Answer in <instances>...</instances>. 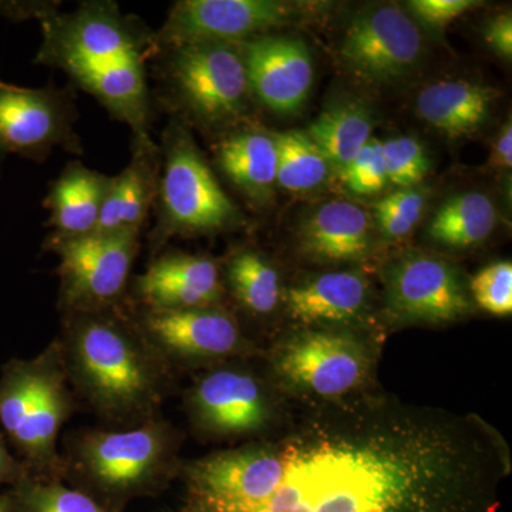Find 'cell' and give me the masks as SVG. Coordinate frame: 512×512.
Wrapping results in <instances>:
<instances>
[{
	"mask_svg": "<svg viewBox=\"0 0 512 512\" xmlns=\"http://www.w3.org/2000/svg\"><path fill=\"white\" fill-rule=\"evenodd\" d=\"M251 94L276 113L301 109L311 93L313 60L303 40L256 36L241 43Z\"/></svg>",
	"mask_w": 512,
	"mask_h": 512,
	"instance_id": "obj_16",
	"label": "cell"
},
{
	"mask_svg": "<svg viewBox=\"0 0 512 512\" xmlns=\"http://www.w3.org/2000/svg\"><path fill=\"white\" fill-rule=\"evenodd\" d=\"M183 436L163 416L123 429L79 430L64 440L62 480L123 511L177 480Z\"/></svg>",
	"mask_w": 512,
	"mask_h": 512,
	"instance_id": "obj_3",
	"label": "cell"
},
{
	"mask_svg": "<svg viewBox=\"0 0 512 512\" xmlns=\"http://www.w3.org/2000/svg\"><path fill=\"white\" fill-rule=\"evenodd\" d=\"M493 151H491V161L494 167L511 168L512 167V127L511 121L505 123L494 141Z\"/></svg>",
	"mask_w": 512,
	"mask_h": 512,
	"instance_id": "obj_37",
	"label": "cell"
},
{
	"mask_svg": "<svg viewBox=\"0 0 512 512\" xmlns=\"http://www.w3.org/2000/svg\"><path fill=\"white\" fill-rule=\"evenodd\" d=\"M6 494L12 512H123L64 483L62 478L30 473Z\"/></svg>",
	"mask_w": 512,
	"mask_h": 512,
	"instance_id": "obj_28",
	"label": "cell"
},
{
	"mask_svg": "<svg viewBox=\"0 0 512 512\" xmlns=\"http://www.w3.org/2000/svg\"><path fill=\"white\" fill-rule=\"evenodd\" d=\"M497 222V207L487 194L461 192L437 208L427 227V237L441 247L473 248L493 235Z\"/></svg>",
	"mask_w": 512,
	"mask_h": 512,
	"instance_id": "obj_25",
	"label": "cell"
},
{
	"mask_svg": "<svg viewBox=\"0 0 512 512\" xmlns=\"http://www.w3.org/2000/svg\"><path fill=\"white\" fill-rule=\"evenodd\" d=\"M224 284L239 305L254 316L274 313L284 295L278 269L255 249H242L229 258Z\"/></svg>",
	"mask_w": 512,
	"mask_h": 512,
	"instance_id": "obj_26",
	"label": "cell"
},
{
	"mask_svg": "<svg viewBox=\"0 0 512 512\" xmlns=\"http://www.w3.org/2000/svg\"><path fill=\"white\" fill-rule=\"evenodd\" d=\"M382 281L386 311L400 323L440 325L474 311L463 272L430 252L409 249L392 256L383 266Z\"/></svg>",
	"mask_w": 512,
	"mask_h": 512,
	"instance_id": "obj_11",
	"label": "cell"
},
{
	"mask_svg": "<svg viewBox=\"0 0 512 512\" xmlns=\"http://www.w3.org/2000/svg\"><path fill=\"white\" fill-rule=\"evenodd\" d=\"M113 177L97 173L80 163H70L50 187L45 207L50 211V239L93 234L109 194Z\"/></svg>",
	"mask_w": 512,
	"mask_h": 512,
	"instance_id": "obj_21",
	"label": "cell"
},
{
	"mask_svg": "<svg viewBox=\"0 0 512 512\" xmlns=\"http://www.w3.org/2000/svg\"><path fill=\"white\" fill-rule=\"evenodd\" d=\"M387 183L399 188L417 187L430 171V160L420 141L394 137L382 141Z\"/></svg>",
	"mask_w": 512,
	"mask_h": 512,
	"instance_id": "obj_31",
	"label": "cell"
},
{
	"mask_svg": "<svg viewBox=\"0 0 512 512\" xmlns=\"http://www.w3.org/2000/svg\"><path fill=\"white\" fill-rule=\"evenodd\" d=\"M59 342L76 399L114 429L161 416L174 372L120 305L64 315Z\"/></svg>",
	"mask_w": 512,
	"mask_h": 512,
	"instance_id": "obj_2",
	"label": "cell"
},
{
	"mask_svg": "<svg viewBox=\"0 0 512 512\" xmlns=\"http://www.w3.org/2000/svg\"><path fill=\"white\" fill-rule=\"evenodd\" d=\"M272 137L278 153L276 184L289 192H309L329 180L328 158L306 131L289 130Z\"/></svg>",
	"mask_w": 512,
	"mask_h": 512,
	"instance_id": "obj_29",
	"label": "cell"
},
{
	"mask_svg": "<svg viewBox=\"0 0 512 512\" xmlns=\"http://www.w3.org/2000/svg\"><path fill=\"white\" fill-rule=\"evenodd\" d=\"M138 328L173 369L222 365L247 355L248 342L237 318L222 306L134 312Z\"/></svg>",
	"mask_w": 512,
	"mask_h": 512,
	"instance_id": "obj_12",
	"label": "cell"
},
{
	"mask_svg": "<svg viewBox=\"0 0 512 512\" xmlns=\"http://www.w3.org/2000/svg\"><path fill=\"white\" fill-rule=\"evenodd\" d=\"M144 60L128 57L72 76L73 82L96 97L111 116L130 126L136 141L150 140V99Z\"/></svg>",
	"mask_w": 512,
	"mask_h": 512,
	"instance_id": "obj_22",
	"label": "cell"
},
{
	"mask_svg": "<svg viewBox=\"0 0 512 512\" xmlns=\"http://www.w3.org/2000/svg\"><path fill=\"white\" fill-rule=\"evenodd\" d=\"M343 183L357 195H375L387 184L382 141L372 137L352 163L340 174Z\"/></svg>",
	"mask_w": 512,
	"mask_h": 512,
	"instance_id": "obj_33",
	"label": "cell"
},
{
	"mask_svg": "<svg viewBox=\"0 0 512 512\" xmlns=\"http://www.w3.org/2000/svg\"><path fill=\"white\" fill-rule=\"evenodd\" d=\"M301 247L320 264H357L372 254L376 228L365 208L349 201L319 205L303 220Z\"/></svg>",
	"mask_w": 512,
	"mask_h": 512,
	"instance_id": "obj_19",
	"label": "cell"
},
{
	"mask_svg": "<svg viewBox=\"0 0 512 512\" xmlns=\"http://www.w3.org/2000/svg\"><path fill=\"white\" fill-rule=\"evenodd\" d=\"M291 5L276 0H181L175 3L154 45L244 43L292 19Z\"/></svg>",
	"mask_w": 512,
	"mask_h": 512,
	"instance_id": "obj_15",
	"label": "cell"
},
{
	"mask_svg": "<svg viewBox=\"0 0 512 512\" xmlns=\"http://www.w3.org/2000/svg\"><path fill=\"white\" fill-rule=\"evenodd\" d=\"M276 383L305 399L335 400L359 393L372 373L369 343L348 328H306L272 349Z\"/></svg>",
	"mask_w": 512,
	"mask_h": 512,
	"instance_id": "obj_6",
	"label": "cell"
},
{
	"mask_svg": "<svg viewBox=\"0 0 512 512\" xmlns=\"http://www.w3.org/2000/svg\"><path fill=\"white\" fill-rule=\"evenodd\" d=\"M217 161L229 180L251 200H269L278 174L274 137L256 128L229 134L218 144Z\"/></svg>",
	"mask_w": 512,
	"mask_h": 512,
	"instance_id": "obj_24",
	"label": "cell"
},
{
	"mask_svg": "<svg viewBox=\"0 0 512 512\" xmlns=\"http://www.w3.org/2000/svg\"><path fill=\"white\" fill-rule=\"evenodd\" d=\"M140 245V232L47 238L45 247L60 259L57 272L63 315L120 305Z\"/></svg>",
	"mask_w": 512,
	"mask_h": 512,
	"instance_id": "obj_10",
	"label": "cell"
},
{
	"mask_svg": "<svg viewBox=\"0 0 512 512\" xmlns=\"http://www.w3.org/2000/svg\"><path fill=\"white\" fill-rule=\"evenodd\" d=\"M0 512H12V508H10L8 494L0 495Z\"/></svg>",
	"mask_w": 512,
	"mask_h": 512,
	"instance_id": "obj_38",
	"label": "cell"
},
{
	"mask_svg": "<svg viewBox=\"0 0 512 512\" xmlns=\"http://www.w3.org/2000/svg\"><path fill=\"white\" fill-rule=\"evenodd\" d=\"M133 291L141 308L181 311L221 306L227 288L214 259L170 252L134 279Z\"/></svg>",
	"mask_w": 512,
	"mask_h": 512,
	"instance_id": "obj_17",
	"label": "cell"
},
{
	"mask_svg": "<svg viewBox=\"0 0 512 512\" xmlns=\"http://www.w3.org/2000/svg\"><path fill=\"white\" fill-rule=\"evenodd\" d=\"M485 40L488 45L505 60L512 57V18L511 13L497 16L488 23L485 29Z\"/></svg>",
	"mask_w": 512,
	"mask_h": 512,
	"instance_id": "obj_35",
	"label": "cell"
},
{
	"mask_svg": "<svg viewBox=\"0 0 512 512\" xmlns=\"http://www.w3.org/2000/svg\"><path fill=\"white\" fill-rule=\"evenodd\" d=\"M476 5L474 0H412L407 3V9L419 22L439 30Z\"/></svg>",
	"mask_w": 512,
	"mask_h": 512,
	"instance_id": "obj_34",
	"label": "cell"
},
{
	"mask_svg": "<svg viewBox=\"0 0 512 512\" xmlns=\"http://www.w3.org/2000/svg\"><path fill=\"white\" fill-rule=\"evenodd\" d=\"M306 133L340 175L372 138L373 117L360 106L338 107L323 111Z\"/></svg>",
	"mask_w": 512,
	"mask_h": 512,
	"instance_id": "obj_27",
	"label": "cell"
},
{
	"mask_svg": "<svg viewBox=\"0 0 512 512\" xmlns=\"http://www.w3.org/2000/svg\"><path fill=\"white\" fill-rule=\"evenodd\" d=\"M195 433L211 440H252L278 414L268 383L245 366L222 363L205 369L184 396Z\"/></svg>",
	"mask_w": 512,
	"mask_h": 512,
	"instance_id": "obj_9",
	"label": "cell"
},
{
	"mask_svg": "<svg viewBox=\"0 0 512 512\" xmlns=\"http://www.w3.org/2000/svg\"><path fill=\"white\" fill-rule=\"evenodd\" d=\"M73 121L72 96L66 90L0 87V156L43 161L55 148L82 153Z\"/></svg>",
	"mask_w": 512,
	"mask_h": 512,
	"instance_id": "obj_14",
	"label": "cell"
},
{
	"mask_svg": "<svg viewBox=\"0 0 512 512\" xmlns=\"http://www.w3.org/2000/svg\"><path fill=\"white\" fill-rule=\"evenodd\" d=\"M474 305L495 316L512 312V265L510 261L485 266L470 282Z\"/></svg>",
	"mask_w": 512,
	"mask_h": 512,
	"instance_id": "obj_32",
	"label": "cell"
},
{
	"mask_svg": "<svg viewBox=\"0 0 512 512\" xmlns=\"http://www.w3.org/2000/svg\"><path fill=\"white\" fill-rule=\"evenodd\" d=\"M42 22L45 42L37 62L59 67L70 77L128 57L146 59L154 46L140 22L121 15L110 2L84 3L72 15L53 12Z\"/></svg>",
	"mask_w": 512,
	"mask_h": 512,
	"instance_id": "obj_8",
	"label": "cell"
},
{
	"mask_svg": "<svg viewBox=\"0 0 512 512\" xmlns=\"http://www.w3.org/2000/svg\"><path fill=\"white\" fill-rule=\"evenodd\" d=\"M59 342L32 359L9 362L0 376V430L35 476L62 478L59 436L76 409Z\"/></svg>",
	"mask_w": 512,
	"mask_h": 512,
	"instance_id": "obj_4",
	"label": "cell"
},
{
	"mask_svg": "<svg viewBox=\"0 0 512 512\" xmlns=\"http://www.w3.org/2000/svg\"><path fill=\"white\" fill-rule=\"evenodd\" d=\"M183 460L173 512H495L510 454L471 414L355 393Z\"/></svg>",
	"mask_w": 512,
	"mask_h": 512,
	"instance_id": "obj_1",
	"label": "cell"
},
{
	"mask_svg": "<svg viewBox=\"0 0 512 512\" xmlns=\"http://www.w3.org/2000/svg\"><path fill=\"white\" fill-rule=\"evenodd\" d=\"M170 52L164 82L185 114L208 127L244 116L251 89L241 43H192Z\"/></svg>",
	"mask_w": 512,
	"mask_h": 512,
	"instance_id": "obj_7",
	"label": "cell"
},
{
	"mask_svg": "<svg viewBox=\"0 0 512 512\" xmlns=\"http://www.w3.org/2000/svg\"><path fill=\"white\" fill-rule=\"evenodd\" d=\"M286 312L308 328H349L362 322L370 306L363 272L333 271L284 289Z\"/></svg>",
	"mask_w": 512,
	"mask_h": 512,
	"instance_id": "obj_18",
	"label": "cell"
},
{
	"mask_svg": "<svg viewBox=\"0 0 512 512\" xmlns=\"http://www.w3.org/2000/svg\"><path fill=\"white\" fill-rule=\"evenodd\" d=\"M26 474H29L28 468L10 453L8 441L0 430V485L8 484L12 487Z\"/></svg>",
	"mask_w": 512,
	"mask_h": 512,
	"instance_id": "obj_36",
	"label": "cell"
},
{
	"mask_svg": "<svg viewBox=\"0 0 512 512\" xmlns=\"http://www.w3.org/2000/svg\"><path fill=\"white\" fill-rule=\"evenodd\" d=\"M419 26L400 6L376 5L357 13L340 46L349 72L369 83H394L409 76L423 59Z\"/></svg>",
	"mask_w": 512,
	"mask_h": 512,
	"instance_id": "obj_13",
	"label": "cell"
},
{
	"mask_svg": "<svg viewBox=\"0 0 512 512\" xmlns=\"http://www.w3.org/2000/svg\"><path fill=\"white\" fill-rule=\"evenodd\" d=\"M160 154L164 163L158 174L154 247L177 235L215 234L238 224L237 205L222 190L187 128L171 123Z\"/></svg>",
	"mask_w": 512,
	"mask_h": 512,
	"instance_id": "obj_5",
	"label": "cell"
},
{
	"mask_svg": "<svg viewBox=\"0 0 512 512\" xmlns=\"http://www.w3.org/2000/svg\"><path fill=\"white\" fill-rule=\"evenodd\" d=\"M427 192L417 187L399 188L375 204V228L387 242L402 241L423 218Z\"/></svg>",
	"mask_w": 512,
	"mask_h": 512,
	"instance_id": "obj_30",
	"label": "cell"
},
{
	"mask_svg": "<svg viewBox=\"0 0 512 512\" xmlns=\"http://www.w3.org/2000/svg\"><path fill=\"white\" fill-rule=\"evenodd\" d=\"M497 92L467 80H440L424 87L417 116L450 138L471 136L490 119Z\"/></svg>",
	"mask_w": 512,
	"mask_h": 512,
	"instance_id": "obj_23",
	"label": "cell"
},
{
	"mask_svg": "<svg viewBox=\"0 0 512 512\" xmlns=\"http://www.w3.org/2000/svg\"><path fill=\"white\" fill-rule=\"evenodd\" d=\"M9 84L8 83H3V82H0V87H8Z\"/></svg>",
	"mask_w": 512,
	"mask_h": 512,
	"instance_id": "obj_39",
	"label": "cell"
},
{
	"mask_svg": "<svg viewBox=\"0 0 512 512\" xmlns=\"http://www.w3.org/2000/svg\"><path fill=\"white\" fill-rule=\"evenodd\" d=\"M160 150L153 141L134 140L130 164L113 177L96 232H140L157 197Z\"/></svg>",
	"mask_w": 512,
	"mask_h": 512,
	"instance_id": "obj_20",
	"label": "cell"
}]
</instances>
